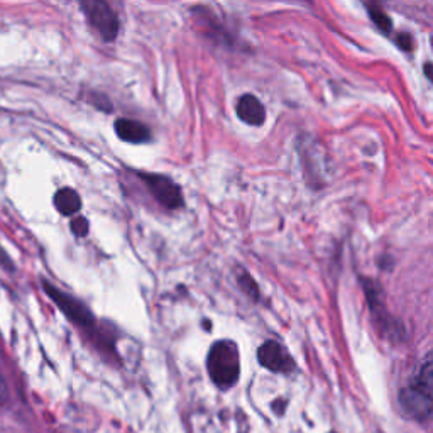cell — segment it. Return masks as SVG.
<instances>
[{
	"label": "cell",
	"instance_id": "obj_1",
	"mask_svg": "<svg viewBox=\"0 0 433 433\" xmlns=\"http://www.w3.org/2000/svg\"><path fill=\"white\" fill-rule=\"evenodd\" d=\"M207 369L215 386L229 390L237 383L241 374L238 348L232 340H219L210 347L207 355Z\"/></svg>",
	"mask_w": 433,
	"mask_h": 433
},
{
	"label": "cell",
	"instance_id": "obj_2",
	"mask_svg": "<svg viewBox=\"0 0 433 433\" xmlns=\"http://www.w3.org/2000/svg\"><path fill=\"white\" fill-rule=\"evenodd\" d=\"M80 7L85 12L91 27L105 43L115 41L119 36L120 22L107 0H80Z\"/></svg>",
	"mask_w": 433,
	"mask_h": 433
},
{
	"label": "cell",
	"instance_id": "obj_3",
	"mask_svg": "<svg viewBox=\"0 0 433 433\" xmlns=\"http://www.w3.org/2000/svg\"><path fill=\"white\" fill-rule=\"evenodd\" d=\"M43 288L44 291H46V295L58 304V308L63 311L65 317L68 318L71 324L80 326V329L85 330V332H95V330H97V326H95L97 322H95L93 313H91L80 300L68 295V293L61 291V289L54 288L53 285H49V282L46 281H43Z\"/></svg>",
	"mask_w": 433,
	"mask_h": 433
},
{
	"label": "cell",
	"instance_id": "obj_4",
	"mask_svg": "<svg viewBox=\"0 0 433 433\" xmlns=\"http://www.w3.org/2000/svg\"><path fill=\"white\" fill-rule=\"evenodd\" d=\"M141 179L146 183L151 195L159 201L163 207L179 208L183 205V195L179 186L176 185L171 178L163 175H153V173H141Z\"/></svg>",
	"mask_w": 433,
	"mask_h": 433
},
{
	"label": "cell",
	"instance_id": "obj_5",
	"mask_svg": "<svg viewBox=\"0 0 433 433\" xmlns=\"http://www.w3.org/2000/svg\"><path fill=\"white\" fill-rule=\"evenodd\" d=\"M258 359L260 366L273 370V373L288 374L295 369V362H293L291 355L286 352V348L281 344L274 342V340H267L259 347Z\"/></svg>",
	"mask_w": 433,
	"mask_h": 433
},
{
	"label": "cell",
	"instance_id": "obj_6",
	"mask_svg": "<svg viewBox=\"0 0 433 433\" xmlns=\"http://www.w3.org/2000/svg\"><path fill=\"white\" fill-rule=\"evenodd\" d=\"M399 403L403 406V412L414 420L425 421L433 414V399L425 398L408 386L403 388L399 392Z\"/></svg>",
	"mask_w": 433,
	"mask_h": 433
},
{
	"label": "cell",
	"instance_id": "obj_7",
	"mask_svg": "<svg viewBox=\"0 0 433 433\" xmlns=\"http://www.w3.org/2000/svg\"><path fill=\"white\" fill-rule=\"evenodd\" d=\"M237 117L249 126H263L266 120V110L254 95H242L236 107Z\"/></svg>",
	"mask_w": 433,
	"mask_h": 433
},
{
	"label": "cell",
	"instance_id": "obj_8",
	"mask_svg": "<svg viewBox=\"0 0 433 433\" xmlns=\"http://www.w3.org/2000/svg\"><path fill=\"white\" fill-rule=\"evenodd\" d=\"M408 388L420 392L425 398L433 399V351L425 355L417 374H414L412 381L408 383Z\"/></svg>",
	"mask_w": 433,
	"mask_h": 433
},
{
	"label": "cell",
	"instance_id": "obj_9",
	"mask_svg": "<svg viewBox=\"0 0 433 433\" xmlns=\"http://www.w3.org/2000/svg\"><path fill=\"white\" fill-rule=\"evenodd\" d=\"M115 132L122 141L131 142V144H141V142H148L149 139H151V131H149V127L132 119L117 120Z\"/></svg>",
	"mask_w": 433,
	"mask_h": 433
},
{
	"label": "cell",
	"instance_id": "obj_10",
	"mask_svg": "<svg viewBox=\"0 0 433 433\" xmlns=\"http://www.w3.org/2000/svg\"><path fill=\"white\" fill-rule=\"evenodd\" d=\"M54 207L61 215L71 216L82 208V198L73 188H61L54 195Z\"/></svg>",
	"mask_w": 433,
	"mask_h": 433
},
{
	"label": "cell",
	"instance_id": "obj_11",
	"mask_svg": "<svg viewBox=\"0 0 433 433\" xmlns=\"http://www.w3.org/2000/svg\"><path fill=\"white\" fill-rule=\"evenodd\" d=\"M368 9H369V14H370V19L374 21V24L377 25V27L381 29L383 32H390L392 24H391V19L386 16V12H384L383 9H381L379 5H374V3H368Z\"/></svg>",
	"mask_w": 433,
	"mask_h": 433
},
{
	"label": "cell",
	"instance_id": "obj_12",
	"mask_svg": "<svg viewBox=\"0 0 433 433\" xmlns=\"http://www.w3.org/2000/svg\"><path fill=\"white\" fill-rule=\"evenodd\" d=\"M237 281H238V286H241L242 291H244L245 295L249 296V298H252V300L259 298V288H258V285H256V281L252 280V276H249L247 273H244V271H242V273L238 274Z\"/></svg>",
	"mask_w": 433,
	"mask_h": 433
},
{
	"label": "cell",
	"instance_id": "obj_13",
	"mask_svg": "<svg viewBox=\"0 0 433 433\" xmlns=\"http://www.w3.org/2000/svg\"><path fill=\"white\" fill-rule=\"evenodd\" d=\"M88 229H90V225H88V220L85 216H76V219L71 220V232L76 237H85Z\"/></svg>",
	"mask_w": 433,
	"mask_h": 433
},
{
	"label": "cell",
	"instance_id": "obj_14",
	"mask_svg": "<svg viewBox=\"0 0 433 433\" xmlns=\"http://www.w3.org/2000/svg\"><path fill=\"white\" fill-rule=\"evenodd\" d=\"M396 44H398L401 49L405 51H412L413 49V38L406 32H401V34L396 36Z\"/></svg>",
	"mask_w": 433,
	"mask_h": 433
},
{
	"label": "cell",
	"instance_id": "obj_15",
	"mask_svg": "<svg viewBox=\"0 0 433 433\" xmlns=\"http://www.w3.org/2000/svg\"><path fill=\"white\" fill-rule=\"evenodd\" d=\"M0 267H2V269H5V271H10V273L14 271L12 259L9 258V254H7L5 251H3L2 245H0Z\"/></svg>",
	"mask_w": 433,
	"mask_h": 433
},
{
	"label": "cell",
	"instance_id": "obj_16",
	"mask_svg": "<svg viewBox=\"0 0 433 433\" xmlns=\"http://www.w3.org/2000/svg\"><path fill=\"white\" fill-rule=\"evenodd\" d=\"M7 396H9V391H7L5 379H3V376L0 374V406L7 401Z\"/></svg>",
	"mask_w": 433,
	"mask_h": 433
},
{
	"label": "cell",
	"instance_id": "obj_17",
	"mask_svg": "<svg viewBox=\"0 0 433 433\" xmlns=\"http://www.w3.org/2000/svg\"><path fill=\"white\" fill-rule=\"evenodd\" d=\"M425 73H427V75L430 76V80H433V66L432 65L425 66Z\"/></svg>",
	"mask_w": 433,
	"mask_h": 433
}]
</instances>
